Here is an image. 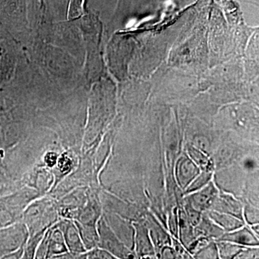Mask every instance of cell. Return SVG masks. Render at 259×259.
<instances>
[{
	"mask_svg": "<svg viewBox=\"0 0 259 259\" xmlns=\"http://www.w3.org/2000/svg\"><path fill=\"white\" fill-rule=\"evenodd\" d=\"M217 196V190L211 182L199 190V192L190 195L189 204L199 212H202L214 205Z\"/></svg>",
	"mask_w": 259,
	"mask_h": 259,
	"instance_id": "cell-1",
	"label": "cell"
},
{
	"mask_svg": "<svg viewBox=\"0 0 259 259\" xmlns=\"http://www.w3.org/2000/svg\"><path fill=\"white\" fill-rule=\"evenodd\" d=\"M199 171L191 158L183 156L179 160L176 168L177 178L182 187H187L194 180Z\"/></svg>",
	"mask_w": 259,
	"mask_h": 259,
	"instance_id": "cell-2",
	"label": "cell"
},
{
	"mask_svg": "<svg viewBox=\"0 0 259 259\" xmlns=\"http://www.w3.org/2000/svg\"><path fill=\"white\" fill-rule=\"evenodd\" d=\"M221 238L223 241L233 242L238 245H254L258 243V241L255 240L253 235L246 229L225 235Z\"/></svg>",
	"mask_w": 259,
	"mask_h": 259,
	"instance_id": "cell-3",
	"label": "cell"
},
{
	"mask_svg": "<svg viewBox=\"0 0 259 259\" xmlns=\"http://www.w3.org/2000/svg\"><path fill=\"white\" fill-rule=\"evenodd\" d=\"M141 228H141V231L139 232V237H138L139 248L141 249L140 251L143 255H153L154 250L148 236V230H144L143 227Z\"/></svg>",
	"mask_w": 259,
	"mask_h": 259,
	"instance_id": "cell-4",
	"label": "cell"
},
{
	"mask_svg": "<svg viewBox=\"0 0 259 259\" xmlns=\"http://www.w3.org/2000/svg\"><path fill=\"white\" fill-rule=\"evenodd\" d=\"M188 152L191 159L193 161L194 163H197L201 168H207V167L209 166V161L205 153L199 151L193 146L189 147Z\"/></svg>",
	"mask_w": 259,
	"mask_h": 259,
	"instance_id": "cell-5",
	"label": "cell"
},
{
	"mask_svg": "<svg viewBox=\"0 0 259 259\" xmlns=\"http://www.w3.org/2000/svg\"><path fill=\"white\" fill-rule=\"evenodd\" d=\"M185 214L187 220L192 226H197L200 222L201 219H202L201 212L194 209L190 204H187V206H186Z\"/></svg>",
	"mask_w": 259,
	"mask_h": 259,
	"instance_id": "cell-6",
	"label": "cell"
},
{
	"mask_svg": "<svg viewBox=\"0 0 259 259\" xmlns=\"http://www.w3.org/2000/svg\"><path fill=\"white\" fill-rule=\"evenodd\" d=\"M210 177L211 174H207V172L204 173V172L202 175L197 177V178L194 181V182H192V185L189 187L187 192H194V191L200 190L201 188H202V187L207 185Z\"/></svg>",
	"mask_w": 259,
	"mask_h": 259,
	"instance_id": "cell-7",
	"label": "cell"
},
{
	"mask_svg": "<svg viewBox=\"0 0 259 259\" xmlns=\"http://www.w3.org/2000/svg\"><path fill=\"white\" fill-rule=\"evenodd\" d=\"M71 166V161L68 156H61L59 160V167L62 172H66L69 171Z\"/></svg>",
	"mask_w": 259,
	"mask_h": 259,
	"instance_id": "cell-8",
	"label": "cell"
},
{
	"mask_svg": "<svg viewBox=\"0 0 259 259\" xmlns=\"http://www.w3.org/2000/svg\"><path fill=\"white\" fill-rule=\"evenodd\" d=\"M46 163H47L48 166H54L57 161V156L55 153L50 152L48 153L45 158Z\"/></svg>",
	"mask_w": 259,
	"mask_h": 259,
	"instance_id": "cell-9",
	"label": "cell"
},
{
	"mask_svg": "<svg viewBox=\"0 0 259 259\" xmlns=\"http://www.w3.org/2000/svg\"><path fill=\"white\" fill-rule=\"evenodd\" d=\"M162 255L163 258H177V254L175 253L174 248H169V247H165L162 250Z\"/></svg>",
	"mask_w": 259,
	"mask_h": 259,
	"instance_id": "cell-10",
	"label": "cell"
}]
</instances>
